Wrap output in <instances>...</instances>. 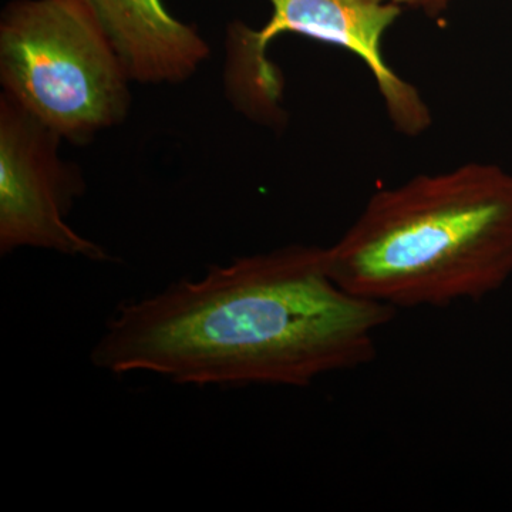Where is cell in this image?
Segmentation results:
<instances>
[{
    "mask_svg": "<svg viewBox=\"0 0 512 512\" xmlns=\"http://www.w3.org/2000/svg\"><path fill=\"white\" fill-rule=\"evenodd\" d=\"M396 312L343 289L326 248L288 245L123 303L92 362L198 387H306L373 362Z\"/></svg>",
    "mask_w": 512,
    "mask_h": 512,
    "instance_id": "1",
    "label": "cell"
},
{
    "mask_svg": "<svg viewBox=\"0 0 512 512\" xmlns=\"http://www.w3.org/2000/svg\"><path fill=\"white\" fill-rule=\"evenodd\" d=\"M326 258L343 289L394 311L481 301L512 276V174L467 163L377 191Z\"/></svg>",
    "mask_w": 512,
    "mask_h": 512,
    "instance_id": "2",
    "label": "cell"
},
{
    "mask_svg": "<svg viewBox=\"0 0 512 512\" xmlns=\"http://www.w3.org/2000/svg\"><path fill=\"white\" fill-rule=\"evenodd\" d=\"M130 80L80 0H12L3 10V94L60 140L86 143L126 119Z\"/></svg>",
    "mask_w": 512,
    "mask_h": 512,
    "instance_id": "3",
    "label": "cell"
},
{
    "mask_svg": "<svg viewBox=\"0 0 512 512\" xmlns=\"http://www.w3.org/2000/svg\"><path fill=\"white\" fill-rule=\"evenodd\" d=\"M272 13L261 29L229 26L225 87L242 113L265 124L284 120V79L269 62L268 47L292 33L353 53L375 77L393 127L416 137L431 126L429 104L383 55V40L403 9L383 0H268Z\"/></svg>",
    "mask_w": 512,
    "mask_h": 512,
    "instance_id": "4",
    "label": "cell"
},
{
    "mask_svg": "<svg viewBox=\"0 0 512 512\" xmlns=\"http://www.w3.org/2000/svg\"><path fill=\"white\" fill-rule=\"evenodd\" d=\"M60 138L15 101L0 97V251L39 248L107 261L66 218L82 184L57 156Z\"/></svg>",
    "mask_w": 512,
    "mask_h": 512,
    "instance_id": "5",
    "label": "cell"
},
{
    "mask_svg": "<svg viewBox=\"0 0 512 512\" xmlns=\"http://www.w3.org/2000/svg\"><path fill=\"white\" fill-rule=\"evenodd\" d=\"M107 33L131 80L178 84L210 56L197 28L181 22L163 0H80Z\"/></svg>",
    "mask_w": 512,
    "mask_h": 512,
    "instance_id": "6",
    "label": "cell"
},
{
    "mask_svg": "<svg viewBox=\"0 0 512 512\" xmlns=\"http://www.w3.org/2000/svg\"><path fill=\"white\" fill-rule=\"evenodd\" d=\"M383 2L393 3V5L402 9L417 10V12L424 13L430 18H437L450 8L454 0H383Z\"/></svg>",
    "mask_w": 512,
    "mask_h": 512,
    "instance_id": "7",
    "label": "cell"
}]
</instances>
